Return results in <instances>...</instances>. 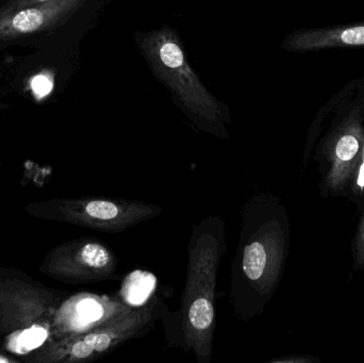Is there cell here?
Instances as JSON below:
<instances>
[{
	"label": "cell",
	"instance_id": "obj_6",
	"mask_svg": "<svg viewBox=\"0 0 364 363\" xmlns=\"http://www.w3.org/2000/svg\"><path fill=\"white\" fill-rule=\"evenodd\" d=\"M48 332L41 326H33L29 330H23L17 335L10 343V349L17 353H28L32 350L38 349L45 342Z\"/></svg>",
	"mask_w": 364,
	"mask_h": 363
},
{
	"label": "cell",
	"instance_id": "obj_11",
	"mask_svg": "<svg viewBox=\"0 0 364 363\" xmlns=\"http://www.w3.org/2000/svg\"><path fill=\"white\" fill-rule=\"evenodd\" d=\"M0 362H6V359H4V358H0Z\"/></svg>",
	"mask_w": 364,
	"mask_h": 363
},
{
	"label": "cell",
	"instance_id": "obj_2",
	"mask_svg": "<svg viewBox=\"0 0 364 363\" xmlns=\"http://www.w3.org/2000/svg\"><path fill=\"white\" fill-rule=\"evenodd\" d=\"M226 223L209 215L193 226L186 249V273L178 311L179 345L198 363L211 362L216 332V283L226 253Z\"/></svg>",
	"mask_w": 364,
	"mask_h": 363
},
{
	"label": "cell",
	"instance_id": "obj_7",
	"mask_svg": "<svg viewBox=\"0 0 364 363\" xmlns=\"http://www.w3.org/2000/svg\"><path fill=\"white\" fill-rule=\"evenodd\" d=\"M353 255L356 271L364 269V205L361 212L360 221L357 225L354 242H353Z\"/></svg>",
	"mask_w": 364,
	"mask_h": 363
},
{
	"label": "cell",
	"instance_id": "obj_4",
	"mask_svg": "<svg viewBox=\"0 0 364 363\" xmlns=\"http://www.w3.org/2000/svg\"><path fill=\"white\" fill-rule=\"evenodd\" d=\"M166 311L168 308L161 296L155 294L143 304L107 320L77 339L70 347V355L76 360L109 355L128 341L146 336Z\"/></svg>",
	"mask_w": 364,
	"mask_h": 363
},
{
	"label": "cell",
	"instance_id": "obj_5",
	"mask_svg": "<svg viewBox=\"0 0 364 363\" xmlns=\"http://www.w3.org/2000/svg\"><path fill=\"white\" fill-rule=\"evenodd\" d=\"M89 0H53L12 11H0V40H15L63 25Z\"/></svg>",
	"mask_w": 364,
	"mask_h": 363
},
{
	"label": "cell",
	"instance_id": "obj_8",
	"mask_svg": "<svg viewBox=\"0 0 364 363\" xmlns=\"http://www.w3.org/2000/svg\"><path fill=\"white\" fill-rule=\"evenodd\" d=\"M53 87V77L49 75L40 74L34 77L31 81V89L38 97H44L48 95Z\"/></svg>",
	"mask_w": 364,
	"mask_h": 363
},
{
	"label": "cell",
	"instance_id": "obj_9",
	"mask_svg": "<svg viewBox=\"0 0 364 363\" xmlns=\"http://www.w3.org/2000/svg\"><path fill=\"white\" fill-rule=\"evenodd\" d=\"M340 38L344 44L364 45V26L344 30Z\"/></svg>",
	"mask_w": 364,
	"mask_h": 363
},
{
	"label": "cell",
	"instance_id": "obj_1",
	"mask_svg": "<svg viewBox=\"0 0 364 363\" xmlns=\"http://www.w3.org/2000/svg\"><path fill=\"white\" fill-rule=\"evenodd\" d=\"M240 212L228 296L233 315L250 323L264 313L279 287L290 247V224L284 205L269 192L252 194Z\"/></svg>",
	"mask_w": 364,
	"mask_h": 363
},
{
	"label": "cell",
	"instance_id": "obj_10",
	"mask_svg": "<svg viewBox=\"0 0 364 363\" xmlns=\"http://www.w3.org/2000/svg\"><path fill=\"white\" fill-rule=\"evenodd\" d=\"M53 1V0H10V2L4 4L0 11H12L17 9L26 8V6H34V4H44V2Z\"/></svg>",
	"mask_w": 364,
	"mask_h": 363
},
{
	"label": "cell",
	"instance_id": "obj_3",
	"mask_svg": "<svg viewBox=\"0 0 364 363\" xmlns=\"http://www.w3.org/2000/svg\"><path fill=\"white\" fill-rule=\"evenodd\" d=\"M134 40L154 76L170 91L173 102L191 123L214 138L228 140L230 110L214 97L193 70L176 30L164 25L136 31Z\"/></svg>",
	"mask_w": 364,
	"mask_h": 363
}]
</instances>
